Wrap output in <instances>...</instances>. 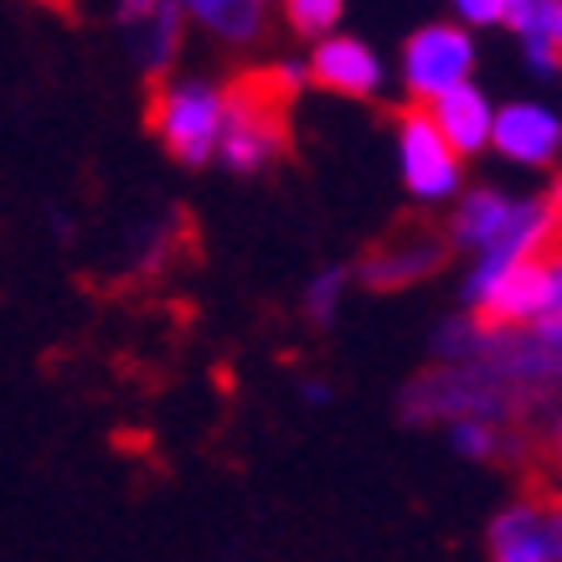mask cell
<instances>
[{
	"mask_svg": "<svg viewBox=\"0 0 562 562\" xmlns=\"http://www.w3.org/2000/svg\"><path fill=\"white\" fill-rule=\"evenodd\" d=\"M222 120H227V88H217L212 78H196V72L160 78L150 103V130L171 150V160H181V166L217 160Z\"/></svg>",
	"mask_w": 562,
	"mask_h": 562,
	"instance_id": "obj_1",
	"label": "cell"
},
{
	"mask_svg": "<svg viewBox=\"0 0 562 562\" xmlns=\"http://www.w3.org/2000/svg\"><path fill=\"white\" fill-rule=\"evenodd\" d=\"M290 145L284 130V93L273 83H248L238 93H227V120H222L217 160L233 176H258Z\"/></svg>",
	"mask_w": 562,
	"mask_h": 562,
	"instance_id": "obj_2",
	"label": "cell"
},
{
	"mask_svg": "<svg viewBox=\"0 0 562 562\" xmlns=\"http://www.w3.org/2000/svg\"><path fill=\"white\" fill-rule=\"evenodd\" d=\"M464 160L449 139L434 130L424 103H408L397 120V181L418 206H449L464 191Z\"/></svg>",
	"mask_w": 562,
	"mask_h": 562,
	"instance_id": "obj_3",
	"label": "cell"
},
{
	"mask_svg": "<svg viewBox=\"0 0 562 562\" xmlns=\"http://www.w3.org/2000/svg\"><path fill=\"white\" fill-rule=\"evenodd\" d=\"M475 63L480 47L464 21H428L397 52V88L408 93V103H428L439 99L443 88L475 78Z\"/></svg>",
	"mask_w": 562,
	"mask_h": 562,
	"instance_id": "obj_4",
	"label": "cell"
},
{
	"mask_svg": "<svg viewBox=\"0 0 562 562\" xmlns=\"http://www.w3.org/2000/svg\"><path fill=\"white\" fill-rule=\"evenodd\" d=\"M552 248L516 263H501L485 279L464 284V305L480 315V325H537L552 310Z\"/></svg>",
	"mask_w": 562,
	"mask_h": 562,
	"instance_id": "obj_5",
	"label": "cell"
},
{
	"mask_svg": "<svg viewBox=\"0 0 562 562\" xmlns=\"http://www.w3.org/2000/svg\"><path fill=\"white\" fill-rule=\"evenodd\" d=\"M491 150L516 171H552L562 160V109H552L542 99L495 103Z\"/></svg>",
	"mask_w": 562,
	"mask_h": 562,
	"instance_id": "obj_6",
	"label": "cell"
},
{
	"mask_svg": "<svg viewBox=\"0 0 562 562\" xmlns=\"http://www.w3.org/2000/svg\"><path fill=\"white\" fill-rule=\"evenodd\" d=\"M305 78L325 93H336V99H382V88H387V63H382V52L372 42H361L351 32H325L310 42L305 52Z\"/></svg>",
	"mask_w": 562,
	"mask_h": 562,
	"instance_id": "obj_7",
	"label": "cell"
},
{
	"mask_svg": "<svg viewBox=\"0 0 562 562\" xmlns=\"http://www.w3.org/2000/svg\"><path fill=\"white\" fill-rule=\"evenodd\" d=\"M491 562H562V495H521L491 521Z\"/></svg>",
	"mask_w": 562,
	"mask_h": 562,
	"instance_id": "obj_8",
	"label": "cell"
},
{
	"mask_svg": "<svg viewBox=\"0 0 562 562\" xmlns=\"http://www.w3.org/2000/svg\"><path fill=\"white\" fill-rule=\"evenodd\" d=\"M537 202H542V196H516V191H501V187H464L460 196H454L449 243L464 248V254H480V248H491V243L506 238Z\"/></svg>",
	"mask_w": 562,
	"mask_h": 562,
	"instance_id": "obj_9",
	"label": "cell"
},
{
	"mask_svg": "<svg viewBox=\"0 0 562 562\" xmlns=\"http://www.w3.org/2000/svg\"><path fill=\"white\" fill-rule=\"evenodd\" d=\"M424 109H428V120H434V130H439V135L449 139L464 160H475V155L491 150V114H495V103H491V93H485L475 78L443 88L439 99H428Z\"/></svg>",
	"mask_w": 562,
	"mask_h": 562,
	"instance_id": "obj_10",
	"label": "cell"
},
{
	"mask_svg": "<svg viewBox=\"0 0 562 562\" xmlns=\"http://www.w3.org/2000/svg\"><path fill=\"white\" fill-rule=\"evenodd\" d=\"M181 21L212 36L217 47H258L269 32V0H171Z\"/></svg>",
	"mask_w": 562,
	"mask_h": 562,
	"instance_id": "obj_11",
	"label": "cell"
},
{
	"mask_svg": "<svg viewBox=\"0 0 562 562\" xmlns=\"http://www.w3.org/2000/svg\"><path fill=\"white\" fill-rule=\"evenodd\" d=\"M130 32H135L139 68L150 72V78H166V72L176 68V57H181V42H187V21H181V11H176L171 0H160L150 16L139 21V26H130Z\"/></svg>",
	"mask_w": 562,
	"mask_h": 562,
	"instance_id": "obj_12",
	"label": "cell"
},
{
	"mask_svg": "<svg viewBox=\"0 0 562 562\" xmlns=\"http://www.w3.org/2000/svg\"><path fill=\"white\" fill-rule=\"evenodd\" d=\"M552 11L558 0H521L506 21V32L521 42V57L537 78H558L562 63H558V42H552Z\"/></svg>",
	"mask_w": 562,
	"mask_h": 562,
	"instance_id": "obj_13",
	"label": "cell"
},
{
	"mask_svg": "<svg viewBox=\"0 0 562 562\" xmlns=\"http://www.w3.org/2000/svg\"><path fill=\"white\" fill-rule=\"evenodd\" d=\"M279 11H284V26H290L300 42H315V36L341 26L346 0H279Z\"/></svg>",
	"mask_w": 562,
	"mask_h": 562,
	"instance_id": "obj_14",
	"label": "cell"
},
{
	"mask_svg": "<svg viewBox=\"0 0 562 562\" xmlns=\"http://www.w3.org/2000/svg\"><path fill=\"white\" fill-rule=\"evenodd\" d=\"M341 294H346V269H325L310 279V290H305V315L315 325H325L336 310H341Z\"/></svg>",
	"mask_w": 562,
	"mask_h": 562,
	"instance_id": "obj_15",
	"label": "cell"
},
{
	"mask_svg": "<svg viewBox=\"0 0 562 562\" xmlns=\"http://www.w3.org/2000/svg\"><path fill=\"white\" fill-rule=\"evenodd\" d=\"M454 5V21H464L470 32H491V26H506L512 11L521 0H449Z\"/></svg>",
	"mask_w": 562,
	"mask_h": 562,
	"instance_id": "obj_16",
	"label": "cell"
},
{
	"mask_svg": "<svg viewBox=\"0 0 562 562\" xmlns=\"http://www.w3.org/2000/svg\"><path fill=\"white\" fill-rule=\"evenodd\" d=\"M449 439L460 449L464 460H491L495 454V428L485 418H460V424L449 428Z\"/></svg>",
	"mask_w": 562,
	"mask_h": 562,
	"instance_id": "obj_17",
	"label": "cell"
},
{
	"mask_svg": "<svg viewBox=\"0 0 562 562\" xmlns=\"http://www.w3.org/2000/svg\"><path fill=\"white\" fill-rule=\"evenodd\" d=\"M155 5H160V0H109V16L120 21V26H139Z\"/></svg>",
	"mask_w": 562,
	"mask_h": 562,
	"instance_id": "obj_18",
	"label": "cell"
},
{
	"mask_svg": "<svg viewBox=\"0 0 562 562\" xmlns=\"http://www.w3.org/2000/svg\"><path fill=\"white\" fill-rule=\"evenodd\" d=\"M531 330H537V341H542V346H552V351H558V357H562V315H547V321H537V325H531Z\"/></svg>",
	"mask_w": 562,
	"mask_h": 562,
	"instance_id": "obj_19",
	"label": "cell"
},
{
	"mask_svg": "<svg viewBox=\"0 0 562 562\" xmlns=\"http://www.w3.org/2000/svg\"><path fill=\"white\" fill-rule=\"evenodd\" d=\"M552 42H558V63H562V0H558V11H552Z\"/></svg>",
	"mask_w": 562,
	"mask_h": 562,
	"instance_id": "obj_20",
	"label": "cell"
},
{
	"mask_svg": "<svg viewBox=\"0 0 562 562\" xmlns=\"http://www.w3.org/2000/svg\"><path fill=\"white\" fill-rule=\"evenodd\" d=\"M552 202H558V248H562V191H552Z\"/></svg>",
	"mask_w": 562,
	"mask_h": 562,
	"instance_id": "obj_21",
	"label": "cell"
},
{
	"mask_svg": "<svg viewBox=\"0 0 562 562\" xmlns=\"http://www.w3.org/2000/svg\"><path fill=\"white\" fill-rule=\"evenodd\" d=\"M558 460H562V424H558Z\"/></svg>",
	"mask_w": 562,
	"mask_h": 562,
	"instance_id": "obj_22",
	"label": "cell"
}]
</instances>
